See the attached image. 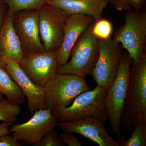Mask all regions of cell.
I'll list each match as a JSON object with an SVG mask.
<instances>
[{"instance_id": "5bb4252c", "label": "cell", "mask_w": 146, "mask_h": 146, "mask_svg": "<svg viewBox=\"0 0 146 146\" xmlns=\"http://www.w3.org/2000/svg\"><path fill=\"white\" fill-rule=\"evenodd\" d=\"M94 22L92 17L84 14H72L68 16L64 25L63 42L58 51V67L68 62L76 42Z\"/></svg>"}, {"instance_id": "4fadbf2b", "label": "cell", "mask_w": 146, "mask_h": 146, "mask_svg": "<svg viewBox=\"0 0 146 146\" xmlns=\"http://www.w3.org/2000/svg\"><path fill=\"white\" fill-rule=\"evenodd\" d=\"M5 68L24 96L27 97L30 112L32 114L39 110L45 109L44 88L35 84L18 63L11 62L6 65Z\"/></svg>"}, {"instance_id": "e0dca14e", "label": "cell", "mask_w": 146, "mask_h": 146, "mask_svg": "<svg viewBox=\"0 0 146 146\" xmlns=\"http://www.w3.org/2000/svg\"><path fill=\"white\" fill-rule=\"evenodd\" d=\"M0 94L5 96L9 101L21 105L25 96L9 74L4 66L0 65Z\"/></svg>"}, {"instance_id": "83f0119b", "label": "cell", "mask_w": 146, "mask_h": 146, "mask_svg": "<svg viewBox=\"0 0 146 146\" xmlns=\"http://www.w3.org/2000/svg\"><path fill=\"white\" fill-rule=\"evenodd\" d=\"M4 99L3 98L2 95L0 94V102L2 101Z\"/></svg>"}, {"instance_id": "4316f807", "label": "cell", "mask_w": 146, "mask_h": 146, "mask_svg": "<svg viewBox=\"0 0 146 146\" xmlns=\"http://www.w3.org/2000/svg\"><path fill=\"white\" fill-rule=\"evenodd\" d=\"M11 124V123L5 121H3L0 124V136L10 134V126Z\"/></svg>"}, {"instance_id": "7402d4cb", "label": "cell", "mask_w": 146, "mask_h": 146, "mask_svg": "<svg viewBox=\"0 0 146 146\" xmlns=\"http://www.w3.org/2000/svg\"><path fill=\"white\" fill-rule=\"evenodd\" d=\"M114 8L119 11L130 9L142 10L145 8L146 0H108Z\"/></svg>"}, {"instance_id": "8992f818", "label": "cell", "mask_w": 146, "mask_h": 146, "mask_svg": "<svg viewBox=\"0 0 146 146\" xmlns=\"http://www.w3.org/2000/svg\"><path fill=\"white\" fill-rule=\"evenodd\" d=\"M94 23L82 33L74 45L70 61L58 67L56 73L72 74L84 78L91 75L99 54V40L92 32Z\"/></svg>"}, {"instance_id": "52a82bcc", "label": "cell", "mask_w": 146, "mask_h": 146, "mask_svg": "<svg viewBox=\"0 0 146 146\" xmlns=\"http://www.w3.org/2000/svg\"><path fill=\"white\" fill-rule=\"evenodd\" d=\"M98 40L99 54L91 76L97 86L107 90L116 78L123 52L111 37Z\"/></svg>"}, {"instance_id": "cb8c5ba5", "label": "cell", "mask_w": 146, "mask_h": 146, "mask_svg": "<svg viewBox=\"0 0 146 146\" xmlns=\"http://www.w3.org/2000/svg\"><path fill=\"white\" fill-rule=\"evenodd\" d=\"M25 144L16 140L13 135L9 134L0 136V146H21Z\"/></svg>"}, {"instance_id": "d6986e66", "label": "cell", "mask_w": 146, "mask_h": 146, "mask_svg": "<svg viewBox=\"0 0 146 146\" xmlns=\"http://www.w3.org/2000/svg\"><path fill=\"white\" fill-rule=\"evenodd\" d=\"M134 127L135 129L129 139L125 141L121 137V146H146V123L140 122Z\"/></svg>"}, {"instance_id": "8fae6325", "label": "cell", "mask_w": 146, "mask_h": 146, "mask_svg": "<svg viewBox=\"0 0 146 146\" xmlns=\"http://www.w3.org/2000/svg\"><path fill=\"white\" fill-rule=\"evenodd\" d=\"M18 63L35 84L44 88L57 73L58 51H44L24 56Z\"/></svg>"}, {"instance_id": "ffe728a7", "label": "cell", "mask_w": 146, "mask_h": 146, "mask_svg": "<svg viewBox=\"0 0 146 146\" xmlns=\"http://www.w3.org/2000/svg\"><path fill=\"white\" fill-rule=\"evenodd\" d=\"M21 110L20 105L12 103L4 99L0 102V121L13 123Z\"/></svg>"}, {"instance_id": "30bf717a", "label": "cell", "mask_w": 146, "mask_h": 146, "mask_svg": "<svg viewBox=\"0 0 146 146\" xmlns=\"http://www.w3.org/2000/svg\"><path fill=\"white\" fill-rule=\"evenodd\" d=\"M26 122L14 125L11 132L16 140L25 144L34 145L57 126L58 119L48 109H40L34 112Z\"/></svg>"}, {"instance_id": "7c38bea8", "label": "cell", "mask_w": 146, "mask_h": 146, "mask_svg": "<svg viewBox=\"0 0 146 146\" xmlns=\"http://www.w3.org/2000/svg\"><path fill=\"white\" fill-rule=\"evenodd\" d=\"M102 120L89 118L76 121L58 122L63 132L76 133L88 138L99 146H121L119 141L109 136Z\"/></svg>"}, {"instance_id": "3957f363", "label": "cell", "mask_w": 146, "mask_h": 146, "mask_svg": "<svg viewBox=\"0 0 146 146\" xmlns=\"http://www.w3.org/2000/svg\"><path fill=\"white\" fill-rule=\"evenodd\" d=\"M127 52L133 64L146 50V9L126 11L125 21L114 33L112 38Z\"/></svg>"}, {"instance_id": "9a60e30c", "label": "cell", "mask_w": 146, "mask_h": 146, "mask_svg": "<svg viewBox=\"0 0 146 146\" xmlns=\"http://www.w3.org/2000/svg\"><path fill=\"white\" fill-rule=\"evenodd\" d=\"M13 15L8 13L0 31V65L19 63L24 56L21 43L13 24Z\"/></svg>"}, {"instance_id": "44dd1931", "label": "cell", "mask_w": 146, "mask_h": 146, "mask_svg": "<svg viewBox=\"0 0 146 146\" xmlns=\"http://www.w3.org/2000/svg\"><path fill=\"white\" fill-rule=\"evenodd\" d=\"M113 30L111 22L102 18L94 22L92 27L93 34L98 39H107L111 37Z\"/></svg>"}, {"instance_id": "9c48e42d", "label": "cell", "mask_w": 146, "mask_h": 146, "mask_svg": "<svg viewBox=\"0 0 146 146\" xmlns=\"http://www.w3.org/2000/svg\"><path fill=\"white\" fill-rule=\"evenodd\" d=\"M12 18L24 56L45 51L39 33L37 9L21 11L14 13Z\"/></svg>"}, {"instance_id": "484cf974", "label": "cell", "mask_w": 146, "mask_h": 146, "mask_svg": "<svg viewBox=\"0 0 146 146\" xmlns=\"http://www.w3.org/2000/svg\"><path fill=\"white\" fill-rule=\"evenodd\" d=\"M7 14V7L3 0H0V31Z\"/></svg>"}, {"instance_id": "2e32d148", "label": "cell", "mask_w": 146, "mask_h": 146, "mask_svg": "<svg viewBox=\"0 0 146 146\" xmlns=\"http://www.w3.org/2000/svg\"><path fill=\"white\" fill-rule=\"evenodd\" d=\"M46 3L63 11L67 15L82 14L91 16L95 22L102 17L108 0H46Z\"/></svg>"}, {"instance_id": "d4e9b609", "label": "cell", "mask_w": 146, "mask_h": 146, "mask_svg": "<svg viewBox=\"0 0 146 146\" xmlns=\"http://www.w3.org/2000/svg\"><path fill=\"white\" fill-rule=\"evenodd\" d=\"M59 137L64 143L68 146H82L81 143L72 133L63 132L59 134Z\"/></svg>"}, {"instance_id": "6da1fadb", "label": "cell", "mask_w": 146, "mask_h": 146, "mask_svg": "<svg viewBox=\"0 0 146 146\" xmlns=\"http://www.w3.org/2000/svg\"><path fill=\"white\" fill-rule=\"evenodd\" d=\"M140 122L146 123V51L133 64L121 125L125 129L134 127Z\"/></svg>"}, {"instance_id": "5b68a950", "label": "cell", "mask_w": 146, "mask_h": 146, "mask_svg": "<svg viewBox=\"0 0 146 146\" xmlns=\"http://www.w3.org/2000/svg\"><path fill=\"white\" fill-rule=\"evenodd\" d=\"M132 62L126 51L123 53L116 78L107 89L105 98L107 119L112 131L119 142L121 137L120 120L127 94L130 76V67Z\"/></svg>"}, {"instance_id": "603a6c76", "label": "cell", "mask_w": 146, "mask_h": 146, "mask_svg": "<svg viewBox=\"0 0 146 146\" xmlns=\"http://www.w3.org/2000/svg\"><path fill=\"white\" fill-rule=\"evenodd\" d=\"M65 144L58 135L56 131H51L47 133L40 142L33 146H64Z\"/></svg>"}, {"instance_id": "ac0fdd59", "label": "cell", "mask_w": 146, "mask_h": 146, "mask_svg": "<svg viewBox=\"0 0 146 146\" xmlns=\"http://www.w3.org/2000/svg\"><path fill=\"white\" fill-rule=\"evenodd\" d=\"M7 7V13H14L24 10L38 9L46 3V0H3Z\"/></svg>"}, {"instance_id": "7a4b0ae2", "label": "cell", "mask_w": 146, "mask_h": 146, "mask_svg": "<svg viewBox=\"0 0 146 146\" xmlns=\"http://www.w3.org/2000/svg\"><path fill=\"white\" fill-rule=\"evenodd\" d=\"M107 90L97 86L92 90L79 95L72 103L52 113L60 122L76 121L89 118L100 119L105 122L107 119L104 100Z\"/></svg>"}, {"instance_id": "ba28073f", "label": "cell", "mask_w": 146, "mask_h": 146, "mask_svg": "<svg viewBox=\"0 0 146 146\" xmlns=\"http://www.w3.org/2000/svg\"><path fill=\"white\" fill-rule=\"evenodd\" d=\"M37 11L39 33L45 51L57 52L63 42L64 25L69 15L46 3Z\"/></svg>"}, {"instance_id": "277c9868", "label": "cell", "mask_w": 146, "mask_h": 146, "mask_svg": "<svg viewBox=\"0 0 146 146\" xmlns=\"http://www.w3.org/2000/svg\"><path fill=\"white\" fill-rule=\"evenodd\" d=\"M44 89L45 108L53 113L70 106L79 95L90 88L85 78L72 74L56 73Z\"/></svg>"}]
</instances>
